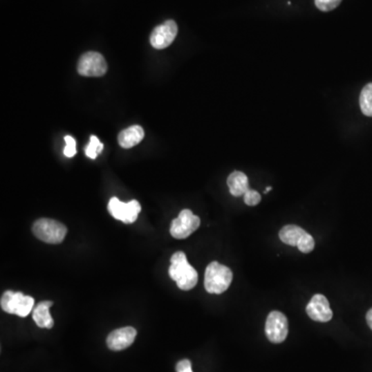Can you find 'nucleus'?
<instances>
[{
	"label": "nucleus",
	"instance_id": "20e7f679",
	"mask_svg": "<svg viewBox=\"0 0 372 372\" xmlns=\"http://www.w3.org/2000/svg\"><path fill=\"white\" fill-rule=\"evenodd\" d=\"M0 304L2 310L6 313L26 317L35 306V299L30 296H25L23 292L6 290L2 295Z\"/></svg>",
	"mask_w": 372,
	"mask_h": 372
},
{
	"label": "nucleus",
	"instance_id": "4468645a",
	"mask_svg": "<svg viewBox=\"0 0 372 372\" xmlns=\"http://www.w3.org/2000/svg\"><path fill=\"white\" fill-rule=\"evenodd\" d=\"M227 186H229L230 192L234 196H241L245 194V192L250 189L248 185V178L244 173L235 171L227 177Z\"/></svg>",
	"mask_w": 372,
	"mask_h": 372
},
{
	"label": "nucleus",
	"instance_id": "4be33fe9",
	"mask_svg": "<svg viewBox=\"0 0 372 372\" xmlns=\"http://www.w3.org/2000/svg\"><path fill=\"white\" fill-rule=\"evenodd\" d=\"M177 372H192V362L187 359L181 360L180 362L177 363L176 365Z\"/></svg>",
	"mask_w": 372,
	"mask_h": 372
},
{
	"label": "nucleus",
	"instance_id": "423d86ee",
	"mask_svg": "<svg viewBox=\"0 0 372 372\" xmlns=\"http://www.w3.org/2000/svg\"><path fill=\"white\" fill-rule=\"evenodd\" d=\"M108 70V64L102 54L87 52L78 62V73L84 77H102Z\"/></svg>",
	"mask_w": 372,
	"mask_h": 372
},
{
	"label": "nucleus",
	"instance_id": "6ab92c4d",
	"mask_svg": "<svg viewBox=\"0 0 372 372\" xmlns=\"http://www.w3.org/2000/svg\"><path fill=\"white\" fill-rule=\"evenodd\" d=\"M342 0H315V6L322 12H331L338 8Z\"/></svg>",
	"mask_w": 372,
	"mask_h": 372
},
{
	"label": "nucleus",
	"instance_id": "ddd939ff",
	"mask_svg": "<svg viewBox=\"0 0 372 372\" xmlns=\"http://www.w3.org/2000/svg\"><path fill=\"white\" fill-rule=\"evenodd\" d=\"M52 305H53V302H51V301H43V302L39 303L35 306V310H33L32 317L35 319V324L39 328L51 329L53 327L54 321L49 311L50 307Z\"/></svg>",
	"mask_w": 372,
	"mask_h": 372
},
{
	"label": "nucleus",
	"instance_id": "f8f14e48",
	"mask_svg": "<svg viewBox=\"0 0 372 372\" xmlns=\"http://www.w3.org/2000/svg\"><path fill=\"white\" fill-rule=\"evenodd\" d=\"M145 137V131L140 125H133L124 131H120L118 135V143L124 149H129L138 145Z\"/></svg>",
	"mask_w": 372,
	"mask_h": 372
},
{
	"label": "nucleus",
	"instance_id": "1a4fd4ad",
	"mask_svg": "<svg viewBox=\"0 0 372 372\" xmlns=\"http://www.w3.org/2000/svg\"><path fill=\"white\" fill-rule=\"evenodd\" d=\"M178 26L173 20H168L158 25L150 35V44L154 49H166L176 39Z\"/></svg>",
	"mask_w": 372,
	"mask_h": 372
},
{
	"label": "nucleus",
	"instance_id": "7ed1b4c3",
	"mask_svg": "<svg viewBox=\"0 0 372 372\" xmlns=\"http://www.w3.org/2000/svg\"><path fill=\"white\" fill-rule=\"evenodd\" d=\"M32 231L35 237L49 244L62 243L68 233V229L64 223L48 218L35 221Z\"/></svg>",
	"mask_w": 372,
	"mask_h": 372
},
{
	"label": "nucleus",
	"instance_id": "aec40b11",
	"mask_svg": "<svg viewBox=\"0 0 372 372\" xmlns=\"http://www.w3.org/2000/svg\"><path fill=\"white\" fill-rule=\"evenodd\" d=\"M261 200H262L261 194L257 190L248 189L244 194V203L248 206H257L260 204Z\"/></svg>",
	"mask_w": 372,
	"mask_h": 372
},
{
	"label": "nucleus",
	"instance_id": "f257e3e1",
	"mask_svg": "<svg viewBox=\"0 0 372 372\" xmlns=\"http://www.w3.org/2000/svg\"><path fill=\"white\" fill-rule=\"evenodd\" d=\"M171 279L176 281L180 290H189L198 283V272L187 262L186 254L177 252L171 258V266L169 268Z\"/></svg>",
	"mask_w": 372,
	"mask_h": 372
},
{
	"label": "nucleus",
	"instance_id": "a211bd4d",
	"mask_svg": "<svg viewBox=\"0 0 372 372\" xmlns=\"http://www.w3.org/2000/svg\"><path fill=\"white\" fill-rule=\"evenodd\" d=\"M315 245V240H313V236L309 235L306 232V233L301 237V239L299 240L298 244H297V248H298L299 250H300L301 252H303V254H309V252H313Z\"/></svg>",
	"mask_w": 372,
	"mask_h": 372
},
{
	"label": "nucleus",
	"instance_id": "9d476101",
	"mask_svg": "<svg viewBox=\"0 0 372 372\" xmlns=\"http://www.w3.org/2000/svg\"><path fill=\"white\" fill-rule=\"evenodd\" d=\"M306 313L313 321L327 323L333 317L329 301L324 295L317 294L311 298L306 306Z\"/></svg>",
	"mask_w": 372,
	"mask_h": 372
},
{
	"label": "nucleus",
	"instance_id": "2eb2a0df",
	"mask_svg": "<svg viewBox=\"0 0 372 372\" xmlns=\"http://www.w3.org/2000/svg\"><path fill=\"white\" fill-rule=\"evenodd\" d=\"M306 231L302 227L295 225H284L279 232V238L283 243L288 244L290 246H297L299 240L301 239Z\"/></svg>",
	"mask_w": 372,
	"mask_h": 372
},
{
	"label": "nucleus",
	"instance_id": "0eeeda50",
	"mask_svg": "<svg viewBox=\"0 0 372 372\" xmlns=\"http://www.w3.org/2000/svg\"><path fill=\"white\" fill-rule=\"evenodd\" d=\"M108 210L114 218L124 223H133L137 221L141 211V205L136 200L123 203L117 198H112L109 202Z\"/></svg>",
	"mask_w": 372,
	"mask_h": 372
},
{
	"label": "nucleus",
	"instance_id": "412c9836",
	"mask_svg": "<svg viewBox=\"0 0 372 372\" xmlns=\"http://www.w3.org/2000/svg\"><path fill=\"white\" fill-rule=\"evenodd\" d=\"M64 140H66V143L64 150V156H66V158H74L77 154L76 140H75L74 138L71 137V136H66V137L64 138Z\"/></svg>",
	"mask_w": 372,
	"mask_h": 372
},
{
	"label": "nucleus",
	"instance_id": "39448f33",
	"mask_svg": "<svg viewBox=\"0 0 372 372\" xmlns=\"http://www.w3.org/2000/svg\"><path fill=\"white\" fill-rule=\"evenodd\" d=\"M200 217L194 215L189 209H185L179 213L178 217L172 221L171 235L176 239H185L198 229Z\"/></svg>",
	"mask_w": 372,
	"mask_h": 372
},
{
	"label": "nucleus",
	"instance_id": "f03ea898",
	"mask_svg": "<svg viewBox=\"0 0 372 372\" xmlns=\"http://www.w3.org/2000/svg\"><path fill=\"white\" fill-rule=\"evenodd\" d=\"M233 272L229 267L212 262L207 266L204 286L210 294H221L231 286Z\"/></svg>",
	"mask_w": 372,
	"mask_h": 372
},
{
	"label": "nucleus",
	"instance_id": "5701e85b",
	"mask_svg": "<svg viewBox=\"0 0 372 372\" xmlns=\"http://www.w3.org/2000/svg\"><path fill=\"white\" fill-rule=\"evenodd\" d=\"M366 321L369 324V328L372 330V308L369 309V313L366 315Z\"/></svg>",
	"mask_w": 372,
	"mask_h": 372
},
{
	"label": "nucleus",
	"instance_id": "dca6fc26",
	"mask_svg": "<svg viewBox=\"0 0 372 372\" xmlns=\"http://www.w3.org/2000/svg\"><path fill=\"white\" fill-rule=\"evenodd\" d=\"M360 108L365 116L372 117V83L365 85L361 91Z\"/></svg>",
	"mask_w": 372,
	"mask_h": 372
},
{
	"label": "nucleus",
	"instance_id": "b1692460",
	"mask_svg": "<svg viewBox=\"0 0 372 372\" xmlns=\"http://www.w3.org/2000/svg\"><path fill=\"white\" fill-rule=\"evenodd\" d=\"M271 189H272V187H267V189L265 190V194H267V192H271Z\"/></svg>",
	"mask_w": 372,
	"mask_h": 372
},
{
	"label": "nucleus",
	"instance_id": "6e6552de",
	"mask_svg": "<svg viewBox=\"0 0 372 372\" xmlns=\"http://www.w3.org/2000/svg\"><path fill=\"white\" fill-rule=\"evenodd\" d=\"M267 338L273 344H281L288 333V319L279 311H272L267 317L265 326Z\"/></svg>",
	"mask_w": 372,
	"mask_h": 372
},
{
	"label": "nucleus",
	"instance_id": "9b49d317",
	"mask_svg": "<svg viewBox=\"0 0 372 372\" xmlns=\"http://www.w3.org/2000/svg\"><path fill=\"white\" fill-rule=\"evenodd\" d=\"M136 336H137V331L135 328H121L109 334L106 344L110 350L118 352L131 346L135 342Z\"/></svg>",
	"mask_w": 372,
	"mask_h": 372
},
{
	"label": "nucleus",
	"instance_id": "f3484780",
	"mask_svg": "<svg viewBox=\"0 0 372 372\" xmlns=\"http://www.w3.org/2000/svg\"><path fill=\"white\" fill-rule=\"evenodd\" d=\"M104 149V145L100 143V140L95 136H91V142L89 145L85 148V154L91 160H95L97 158L98 154Z\"/></svg>",
	"mask_w": 372,
	"mask_h": 372
}]
</instances>
